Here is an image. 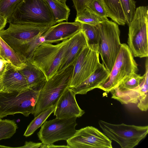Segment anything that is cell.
Returning a JSON list of instances; mask_svg holds the SVG:
<instances>
[{
	"instance_id": "cell-21",
	"label": "cell",
	"mask_w": 148,
	"mask_h": 148,
	"mask_svg": "<svg viewBox=\"0 0 148 148\" xmlns=\"http://www.w3.org/2000/svg\"><path fill=\"white\" fill-rule=\"evenodd\" d=\"M107 12L108 17L121 25L126 24L124 13L119 0H102Z\"/></svg>"
},
{
	"instance_id": "cell-36",
	"label": "cell",
	"mask_w": 148,
	"mask_h": 148,
	"mask_svg": "<svg viewBox=\"0 0 148 148\" xmlns=\"http://www.w3.org/2000/svg\"><path fill=\"white\" fill-rule=\"evenodd\" d=\"M3 90V87L1 79V77L0 76V91Z\"/></svg>"
},
{
	"instance_id": "cell-28",
	"label": "cell",
	"mask_w": 148,
	"mask_h": 148,
	"mask_svg": "<svg viewBox=\"0 0 148 148\" xmlns=\"http://www.w3.org/2000/svg\"><path fill=\"white\" fill-rule=\"evenodd\" d=\"M23 0H0V15L8 20L17 5Z\"/></svg>"
},
{
	"instance_id": "cell-10",
	"label": "cell",
	"mask_w": 148,
	"mask_h": 148,
	"mask_svg": "<svg viewBox=\"0 0 148 148\" xmlns=\"http://www.w3.org/2000/svg\"><path fill=\"white\" fill-rule=\"evenodd\" d=\"M98 45H88L82 51L73 66L72 76L68 88L75 87L91 75L101 63Z\"/></svg>"
},
{
	"instance_id": "cell-30",
	"label": "cell",
	"mask_w": 148,
	"mask_h": 148,
	"mask_svg": "<svg viewBox=\"0 0 148 148\" xmlns=\"http://www.w3.org/2000/svg\"><path fill=\"white\" fill-rule=\"evenodd\" d=\"M148 92L142 95L137 103V107L142 111H146L148 110Z\"/></svg>"
},
{
	"instance_id": "cell-12",
	"label": "cell",
	"mask_w": 148,
	"mask_h": 148,
	"mask_svg": "<svg viewBox=\"0 0 148 148\" xmlns=\"http://www.w3.org/2000/svg\"><path fill=\"white\" fill-rule=\"evenodd\" d=\"M67 145L71 148H112V142L103 133L92 126L76 130L67 140Z\"/></svg>"
},
{
	"instance_id": "cell-31",
	"label": "cell",
	"mask_w": 148,
	"mask_h": 148,
	"mask_svg": "<svg viewBox=\"0 0 148 148\" xmlns=\"http://www.w3.org/2000/svg\"><path fill=\"white\" fill-rule=\"evenodd\" d=\"M77 14L86 7L91 0H72Z\"/></svg>"
},
{
	"instance_id": "cell-33",
	"label": "cell",
	"mask_w": 148,
	"mask_h": 148,
	"mask_svg": "<svg viewBox=\"0 0 148 148\" xmlns=\"http://www.w3.org/2000/svg\"><path fill=\"white\" fill-rule=\"evenodd\" d=\"M5 60H0V76H2L6 68L7 62Z\"/></svg>"
},
{
	"instance_id": "cell-27",
	"label": "cell",
	"mask_w": 148,
	"mask_h": 148,
	"mask_svg": "<svg viewBox=\"0 0 148 148\" xmlns=\"http://www.w3.org/2000/svg\"><path fill=\"white\" fill-rule=\"evenodd\" d=\"M81 30L85 35L88 45H98L99 34L96 26L81 23Z\"/></svg>"
},
{
	"instance_id": "cell-2",
	"label": "cell",
	"mask_w": 148,
	"mask_h": 148,
	"mask_svg": "<svg viewBox=\"0 0 148 148\" xmlns=\"http://www.w3.org/2000/svg\"><path fill=\"white\" fill-rule=\"evenodd\" d=\"M43 85L20 91H0V118L16 114L25 116L33 114Z\"/></svg>"
},
{
	"instance_id": "cell-18",
	"label": "cell",
	"mask_w": 148,
	"mask_h": 148,
	"mask_svg": "<svg viewBox=\"0 0 148 148\" xmlns=\"http://www.w3.org/2000/svg\"><path fill=\"white\" fill-rule=\"evenodd\" d=\"M110 73L104 64H100L95 71L86 80L78 85L69 88L76 94H86L88 92L98 88L108 79Z\"/></svg>"
},
{
	"instance_id": "cell-38",
	"label": "cell",
	"mask_w": 148,
	"mask_h": 148,
	"mask_svg": "<svg viewBox=\"0 0 148 148\" xmlns=\"http://www.w3.org/2000/svg\"><path fill=\"white\" fill-rule=\"evenodd\" d=\"M0 147H6V146H1V145H0Z\"/></svg>"
},
{
	"instance_id": "cell-11",
	"label": "cell",
	"mask_w": 148,
	"mask_h": 148,
	"mask_svg": "<svg viewBox=\"0 0 148 148\" xmlns=\"http://www.w3.org/2000/svg\"><path fill=\"white\" fill-rule=\"evenodd\" d=\"M0 36L12 48L46 32L53 25L9 23Z\"/></svg>"
},
{
	"instance_id": "cell-25",
	"label": "cell",
	"mask_w": 148,
	"mask_h": 148,
	"mask_svg": "<svg viewBox=\"0 0 148 148\" xmlns=\"http://www.w3.org/2000/svg\"><path fill=\"white\" fill-rule=\"evenodd\" d=\"M101 21L96 14L86 7L80 12L77 14L75 21L96 26Z\"/></svg>"
},
{
	"instance_id": "cell-16",
	"label": "cell",
	"mask_w": 148,
	"mask_h": 148,
	"mask_svg": "<svg viewBox=\"0 0 148 148\" xmlns=\"http://www.w3.org/2000/svg\"><path fill=\"white\" fill-rule=\"evenodd\" d=\"M81 29V23L77 21L61 22L53 25L44 34V42L57 43L69 38Z\"/></svg>"
},
{
	"instance_id": "cell-32",
	"label": "cell",
	"mask_w": 148,
	"mask_h": 148,
	"mask_svg": "<svg viewBox=\"0 0 148 148\" xmlns=\"http://www.w3.org/2000/svg\"><path fill=\"white\" fill-rule=\"evenodd\" d=\"M42 143H34L32 141H25L24 146L18 147L23 148H40L42 145Z\"/></svg>"
},
{
	"instance_id": "cell-34",
	"label": "cell",
	"mask_w": 148,
	"mask_h": 148,
	"mask_svg": "<svg viewBox=\"0 0 148 148\" xmlns=\"http://www.w3.org/2000/svg\"><path fill=\"white\" fill-rule=\"evenodd\" d=\"M40 148H67L69 147L66 145H56L53 144L49 145H45L42 144Z\"/></svg>"
},
{
	"instance_id": "cell-3",
	"label": "cell",
	"mask_w": 148,
	"mask_h": 148,
	"mask_svg": "<svg viewBox=\"0 0 148 148\" xmlns=\"http://www.w3.org/2000/svg\"><path fill=\"white\" fill-rule=\"evenodd\" d=\"M96 26L99 34L98 51L110 73L121 46L120 31L118 24L108 19L101 21Z\"/></svg>"
},
{
	"instance_id": "cell-8",
	"label": "cell",
	"mask_w": 148,
	"mask_h": 148,
	"mask_svg": "<svg viewBox=\"0 0 148 148\" xmlns=\"http://www.w3.org/2000/svg\"><path fill=\"white\" fill-rule=\"evenodd\" d=\"M138 66L128 45L121 44L108 79L98 88L109 93L125 77L133 73H137Z\"/></svg>"
},
{
	"instance_id": "cell-19",
	"label": "cell",
	"mask_w": 148,
	"mask_h": 148,
	"mask_svg": "<svg viewBox=\"0 0 148 148\" xmlns=\"http://www.w3.org/2000/svg\"><path fill=\"white\" fill-rule=\"evenodd\" d=\"M26 66L19 71L25 77L29 88L40 87L47 81L43 72L27 60Z\"/></svg>"
},
{
	"instance_id": "cell-39",
	"label": "cell",
	"mask_w": 148,
	"mask_h": 148,
	"mask_svg": "<svg viewBox=\"0 0 148 148\" xmlns=\"http://www.w3.org/2000/svg\"><path fill=\"white\" fill-rule=\"evenodd\" d=\"M0 60H4L3 58L0 55Z\"/></svg>"
},
{
	"instance_id": "cell-35",
	"label": "cell",
	"mask_w": 148,
	"mask_h": 148,
	"mask_svg": "<svg viewBox=\"0 0 148 148\" xmlns=\"http://www.w3.org/2000/svg\"><path fill=\"white\" fill-rule=\"evenodd\" d=\"M7 23V19L0 15V31L3 29Z\"/></svg>"
},
{
	"instance_id": "cell-26",
	"label": "cell",
	"mask_w": 148,
	"mask_h": 148,
	"mask_svg": "<svg viewBox=\"0 0 148 148\" xmlns=\"http://www.w3.org/2000/svg\"><path fill=\"white\" fill-rule=\"evenodd\" d=\"M86 8L96 14L101 21L108 19V14L102 0H91Z\"/></svg>"
},
{
	"instance_id": "cell-24",
	"label": "cell",
	"mask_w": 148,
	"mask_h": 148,
	"mask_svg": "<svg viewBox=\"0 0 148 148\" xmlns=\"http://www.w3.org/2000/svg\"><path fill=\"white\" fill-rule=\"evenodd\" d=\"M18 126L13 120H0V140L12 137L16 133Z\"/></svg>"
},
{
	"instance_id": "cell-7",
	"label": "cell",
	"mask_w": 148,
	"mask_h": 148,
	"mask_svg": "<svg viewBox=\"0 0 148 148\" xmlns=\"http://www.w3.org/2000/svg\"><path fill=\"white\" fill-rule=\"evenodd\" d=\"M99 125L110 140L117 143L122 148H133L145 137L148 126H140L122 123L115 124L99 120Z\"/></svg>"
},
{
	"instance_id": "cell-14",
	"label": "cell",
	"mask_w": 148,
	"mask_h": 148,
	"mask_svg": "<svg viewBox=\"0 0 148 148\" xmlns=\"http://www.w3.org/2000/svg\"><path fill=\"white\" fill-rule=\"evenodd\" d=\"M75 92L67 88L56 104L53 113L56 118L67 119L82 116L85 113L79 107L75 98Z\"/></svg>"
},
{
	"instance_id": "cell-5",
	"label": "cell",
	"mask_w": 148,
	"mask_h": 148,
	"mask_svg": "<svg viewBox=\"0 0 148 148\" xmlns=\"http://www.w3.org/2000/svg\"><path fill=\"white\" fill-rule=\"evenodd\" d=\"M70 38L56 45L44 42L35 49L28 61L41 70L47 80L57 73L68 47Z\"/></svg>"
},
{
	"instance_id": "cell-23",
	"label": "cell",
	"mask_w": 148,
	"mask_h": 148,
	"mask_svg": "<svg viewBox=\"0 0 148 148\" xmlns=\"http://www.w3.org/2000/svg\"><path fill=\"white\" fill-rule=\"evenodd\" d=\"M56 105L52 106L39 114L35 117L34 119L28 126L24 136H29L40 127L46 121L47 119L53 112Z\"/></svg>"
},
{
	"instance_id": "cell-37",
	"label": "cell",
	"mask_w": 148,
	"mask_h": 148,
	"mask_svg": "<svg viewBox=\"0 0 148 148\" xmlns=\"http://www.w3.org/2000/svg\"><path fill=\"white\" fill-rule=\"evenodd\" d=\"M60 2V3L63 4L64 5H66V0H57Z\"/></svg>"
},
{
	"instance_id": "cell-1",
	"label": "cell",
	"mask_w": 148,
	"mask_h": 148,
	"mask_svg": "<svg viewBox=\"0 0 148 148\" xmlns=\"http://www.w3.org/2000/svg\"><path fill=\"white\" fill-rule=\"evenodd\" d=\"M7 23L52 25L57 23L46 0H23L17 5Z\"/></svg>"
},
{
	"instance_id": "cell-9",
	"label": "cell",
	"mask_w": 148,
	"mask_h": 148,
	"mask_svg": "<svg viewBox=\"0 0 148 148\" xmlns=\"http://www.w3.org/2000/svg\"><path fill=\"white\" fill-rule=\"evenodd\" d=\"M77 117L67 119L56 118L46 121L37 133L39 139L45 145L53 144L59 140L66 141L75 133L77 125Z\"/></svg>"
},
{
	"instance_id": "cell-22",
	"label": "cell",
	"mask_w": 148,
	"mask_h": 148,
	"mask_svg": "<svg viewBox=\"0 0 148 148\" xmlns=\"http://www.w3.org/2000/svg\"><path fill=\"white\" fill-rule=\"evenodd\" d=\"M49 5L54 16L57 23L64 21H67L70 10L66 5L57 0H46Z\"/></svg>"
},
{
	"instance_id": "cell-13",
	"label": "cell",
	"mask_w": 148,
	"mask_h": 148,
	"mask_svg": "<svg viewBox=\"0 0 148 148\" xmlns=\"http://www.w3.org/2000/svg\"><path fill=\"white\" fill-rule=\"evenodd\" d=\"M143 78L136 73H134L122 80L110 92L112 98L121 104L137 103L140 96V84Z\"/></svg>"
},
{
	"instance_id": "cell-20",
	"label": "cell",
	"mask_w": 148,
	"mask_h": 148,
	"mask_svg": "<svg viewBox=\"0 0 148 148\" xmlns=\"http://www.w3.org/2000/svg\"><path fill=\"white\" fill-rule=\"evenodd\" d=\"M0 55L15 69L19 70L26 65L25 60L18 54L0 36Z\"/></svg>"
},
{
	"instance_id": "cell-40",
	"label": "cell",
	"mask_w": 148,
	"mask_h": 148,
	"mask_svg": "<svg viewBox=\"0 0 148 148\" xmlns=\"http://www.w3.org/2000/svg\"><path fill=\"white\" fill-rule=\"evenodd\" d=\"M1 120V119L0 118V120Z\"/></svg>"
},
{
	"instance_id": "cell-17",
	"label": "cell",
	"mask_w": 148,
	"mask_h": 148,
	"mask_svg": "<svg viewBox=\"0 0 148 148\" xmlns=\"http://www.w3.org/2000/svg\"><path fill=\"white\" fill-rule=\"evenodd\" d=\"M1 79L3 91H20L29 88L23 75L10 62L7 63Z\"/></svg>"
},
{
	"instance_id": "cell-29",
	"label": "cell",
	"mask_w": 148,
	"mask_h": 148,
	"mask_svg": "<svg viewBox=\"0 0 148 148\" xmlns=\"http://www.w3.org/2000/svg\"><path fill=\"white\" fill-rule=\"evenodd\" d=\"M128 25L132 21L136 10V2L134 0H119Z\"/></svg>"
},
{
	"instance_id": "cell-4",
	"label": "cell",
	"mask_w": 148,
	"mask_h": 148,
	"mask_svg": "<svg viewBox=\"0 0 148 148\" xmlns=\"http://www.w3.org/2000/svg\"><path fill=\"white\" fill-rule=\"evenodd\" d=\"M71 65L58 72L45 83L42 87L36 105L34 117L50 107L56 105L59 99L68 87L73 71Z\"/></svg>"
},
{
	"instance_id": "cell-6",
	"label": "cell",
	"mask_w": 148,
	"mask_h": 148,
	"mask_svg": "<svg viewBox=\"0 0 148 148\" xmlns=\"http://www.w3.org/2000/svg\"><path fill=\"white\" fill-rule=\"evenodd\" d=\"M127 43L134 57L148 56V6L136 8L133 18L129 24Z\"/></svg>"
},
{
	"instance_id": "cell-15",
	"label": "cell",
	"mask_w": 148,
	"mask_h": 148,
	"mask_svg": "<svg viewBox=\"0 0 148 148\" xmlns=\"http://www.w3.org/2000/svg\"><path fill=\"white\" fill-rule=\"evenodd\" d=\"M88 46L85 34L81 29L70 38L69 43L58 72L74 64L83 49Z\"/></svg>"
}]
</instances>
